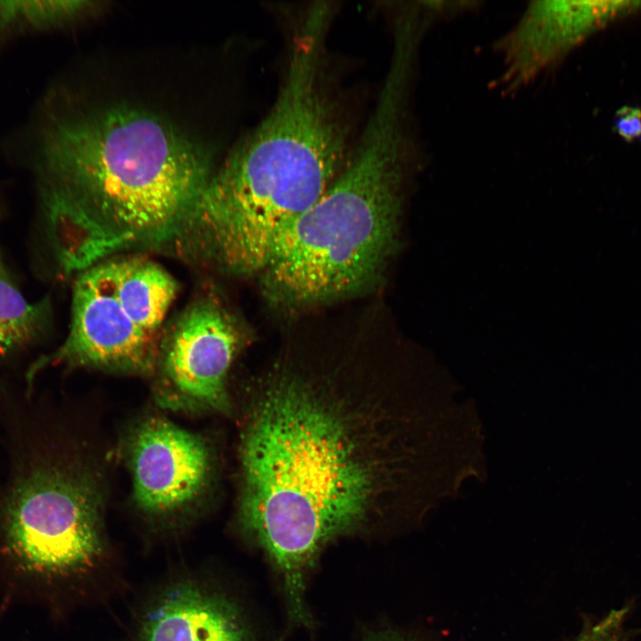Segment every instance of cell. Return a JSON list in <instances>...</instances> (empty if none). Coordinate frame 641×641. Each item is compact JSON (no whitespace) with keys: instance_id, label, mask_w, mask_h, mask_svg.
Wrapping results in <instances>:
<instances>
[{"instance_id":"cell-1","label":"cell","mask_w":641,"mask_h":641,"mask_svg":"<svg viewBox=\"0 0 641 641\" xmlns=\"http://www.w3.org/2000/svg\"><path fill=\"white\" fill-rule=\"evenodd\" d=\"M367 413L284 377L259 396L242 435L240 519L279 573L294 623L310 619L320 550L362 527L394 478L386 434Z\"/></svg>"},{"instance_id":"cell-2","label":"cell","mask_w":641,"mask_h":641,"mask_svg":"<svg viewBox=\"0 0 641 641\" xmlns=\"http://www.w3.org/2000/svg\"><path fill=\"white\" fill-rule=\"evenodd\" d=\"M328 20L305 16L264 118L213 172L183 223L181 255L261 273L280 234L328 191L348 158V127L325 77Z\"/></svg>"},{"instance_id":"cell-3","label":"cell","mask_w":641,"mask_h":641,"mask_svg":"<svg viewBox=\"0 0 641 641\" xmlns=\"http://www.w3.org/2000/svg\"><path fill=\"white\" fill-rule=\"evenodd\" d=\"M42 153L50 182L128 248L171 244L214 172L173 124L124 106L56 119Z\"/></svg>"},{"instance_id":"cell-4","label":"cell","mask_w":641,"mask_h":641,"mask_svg":"<svg viewBox=\"0 0 641 641\" xmlns=\"http://www.w3.org/2000/svg\"><path fill=\"white\" fill-rule=\"evenodd\" d=\"M407 95L383 85L355 149L328 191L277 238L261 272L269 297L303 306L348 296L376 278L407 164Z\"/></svg>"},{"instance_id":"cell-5","label":"cell","mask_w":641,"mask_h":641,"mask_svg":"<svg viewBox=\"0 0 641 641\" xmlns=\"http://www.w3.org/2000/svg\"><path fill=\"white\" fill-rule=\"evenodd\" d=\"M102 497L86 472L62 464L32 467L7 497V552L22 570L66 576L91 567L103 550Z\"/></svg>"},{"instance_id":"cell-6","label":"cell","mask_w":641,"mask_h":641,"mask_svg":"<svg viewBox=\"0 0 641 641\" xmlns=\"http://www.w3.org/2000/svg\"><path fill=\"white\" fill-rule=\"evenodd\" d=\"M162 333L136 306L117 274L113 258L78 273L63 344L28 369L32 379L53 364L128 374L157 369Z\"/></svg>"},{"instance_id":"cell-7","label":"cell","mask_w":641,"mask_h":641,"mask_svg":"<svg viewBox=\"0 0 641 641\" xmlns=\"http://www.w3.org/2000/svg\"><path fill=\"white\" fill-rule=\"evenodd\" d=\"M239 342L238 325L219 300H193L163 333L158 403L172 410L227 412L226 378Z\"/></svg>"},{"instance_id":"cell-8","label":"cell","mask_w":641,"mask_h":641,"mask_svg":"<svg viewBox=\"0 0 641 641\" xmlns=\"http://www.w3.org/2000/svg\"><path fill=\"white\" fill-rule=\"evenodd\" d=\"M134 498L150 515H168L194 503L207 488L212 457L205 441L159 418L141 422L129 441Z\"/></svg>"},{"instance_id":"cell-9","label":"cell","mask_w":641,"mask_h":641,"mask_svg":"<svg viewBox=\"0 0 641 641\" xmlns=\"http://www.w3.org/2000/svg\"><path fill=\"white\" fill-rule=\"evenodd\" d=\"M629 2L533 1L497 43L503 60L502 81L516 90L554 66L605 20Z\"/></svg>"},{"instance_id":"cell-10","label":"cell","mask_w":641,"mask_h":641,"mask_svg":"<svg viewBox=\"0 0 641 641\" xmlns=\"http://www.w3.org/2000/svg\"><path fill=\"white\" fill-rule=\"evenodd\" d=\"M140 641H252L238 604L212 588L184 580L147 613Z\"/></svg>"},{"instance_id":"cell-11","label":"cell","mask_w":641,"mask_h":641,"mask_svg":"<svg viewBox=\"0 0 641 641\" xmlns=\"http://www.w3.org/2000/svg\"><path fill=\"white\" fill-rule=\"evenodd\" d=\"M46 236L63 272H84L128 248L126 242L96 223L80 203L49 182L42 190Z\"/></svg>"},{"instance_id":"cell-12","label":"cell","mask_w":641,"mask_h":641,"mask_svg":"<svg viewBox=\"0 0 641 641\" xmlns=\"http://www.w3.org/2000/svg\"><path fill=\"white\" fill-rule=\"evenodd\" d=\"M50 315V299L29 302L24 297L0 247V361L40 338Z\"/></svg>"},{"instance_id":"cell-13","label":"cell","mask_w":641,"mask_h":641,"mask_svg":"<svg viewBox=\"0 0 641 641\" xmlns=\"http://www.w3.org/2000/svg\"><path fill=\"white\" fill-rule=\"evenodd\" d=\"M93 3L64 1H0V30L18 22L36 28L72 20L92 9Z\"/></svg>"},{"instance_id":"cell-14","label":"cell","mask_w":641,"mask_h":641,"mask_svg":"<svg viewBox=\"0 0 641 641\" xmlns=\"http://www.w3.org/2000/svg\"><path fill=\"white\" fill-rule=\"evenodd\" d=\"M629 608L613 610L599 622L585 629L574 641H627L624 620Z\"/></svg>"},{"instance_id":"cell-15","label":"cell","mask_w":641,"mask_h":641,"mask_svg":"<svg viewBox=\"0 0 641 641\" xmlns=\"http://www.w3.org/2000/svg\"><path fill=\"white\" fill-rule=\"evenodd\" d=\"M614 127L624 139L641 137V109L625 107L619 110Z\"/></svg>"},{"instance_id":"cell-16","label":"cell","mask_w":641,"mask_h":641,"mask_svg":"<svg viewBox=\"0 0 641 641\" xmlns=\"http://www.w3.org/2000/svg\"><path fill=\"white\" fill-rule=\"evenodd\" d=\"M364 641H412L405 635L395 631H382L370 635Z\"/></svg>"}]
</instances>
